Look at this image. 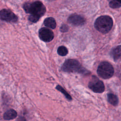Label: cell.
Masks as SVG:
<instances>
[{
	"instance_id": "7",
	"label": "cell",
	"mask_w": 121,
	"mask_h": 121,
	"mask_svg": "<svg viewBox=\"0 0 121 121\" xmlns=\"http://www.w3.org/2000/svg\"><path fill=\"white\" fill-rule=\"evenodd\" d=\"M40 39L45 42H49L53 40L54 37L53 32L46 27H42L39 30Z\"/></svg>"
},
{
	"instance_id": "3",
	"label": "cell",
	"mask_w": 121,
	"mask_h": 121,
	"mask_svg": "<svg viewBox=\"0 0 121 121\" xmlns=\"http://www.w3.org/2000/svg\"><path fill=\"white\" fill-rule=\"evenodd\" d=\"M113 20L107 15L101 16L95 21L94 26L95 29L103 34L108 33L112 28Z\"/></svg>"
},
{
	"instance_id": "9",
	"label": "cell",
	"mask_w": 121,
	"mask_h": 121,
	"mask_svg": "<svg viewBox=\"0 0 121 121\" xmlns=\"http://www.w3.org/2000/svg\"><path fill=\"white\" fill-rule=\"evenodd\" d=\"M111 55L115 60L121 59V45H119L114 48L111 52Z\"/></svg>"
},
{
	"instance_id": "11",
	"label": "cell",
	"mask_w": 121,
	"mask_h": 121,
	"mask_svg": "<svg viewBox=\"0 0 121 121\" xmlns=\"http://www.w3.org/2000/svg\"><path fill=\"white\" fill-rule=\"evenodd\" d=\"M44 25L47 27L51 29H55L56 26V22L55 19L52 17H49L45 18L43 22Z\"/></svg>"
},
{
	"instance_id": "2",
	"label": "cell",
	"mask_w": 121,
	"mask_h": 121,
	"mask_svg": "<svg viewBox=\"0 0 121 121\" xmlns=\"http://www.w3.org/2000/svg\"><path fill=\"white\" fill-rule=\"evenodd\" d=\"M61 69L64 72L69 73H78L84 75L90 73V72L84 68L78 60L75 59L66 60L61 66Z\"/></svg>"
},
{
	"instance_id": "4",
	"label": "cell",
	"mask_w": 121,
	"mask_h": 121,
	"mask_svg": "<svg viewBox=\"0 0 121 121\" xmlns=\"http://www.w3.org/2000/svg\"><path fill=\"white\" fill-rule=\"evenodd\" d=\"M97 73L98 76L104 79L111 78L114 73V69L111 63L107 61H102L99 65Z\"/></svg>"
},
{
	"instance_id": "1",
	"label": "cell",
	"mask_w": 121,
	"mask_h": 121,
	"mask_svg": "<svg viewBox=\"0 0 121 121\" xmlns=\"http://www.w3.org/2000/svg\"><path fill=\"white\" fill-rule=\"evenodd\" d=\"M23 9L26 13H29L38 19H40L46 12L45 6L42 2L39 1L25 3L23 5Z\"/></svg>"
},
{
	"instance_id": "17",
	"label": "cell",
	"mask_w": 121,
	"mask_h": 121,
	"mask_svg": "<svg viewBox=\"0 0 121 121\" xmlns=\"http://www.w3.org/2000/svg\"><path fill=\"white\" fill-rule=\"evenodd\" d=\"M116 0V1H118V2H120V3H121V0Z\"/></svg>"
},
{
	"instance_id": "12",
	"label": "cell",
	"mask_w": 121,
	"mask_h": 121,
	"mask_svg": "<svg viewBox=\"0 0 121 121\" xmlns=\"http://www.w3.org/2000/svg\"><path fill=\"white\" fill-rule=\"evenodd\" d=\"M107 100L108 102L113 106H115L118 104L119 100L117 96L112 93H110L107 94Z\"/></svg>"
},
{
	"instance_id": "16",
	"label": "cell",
	"mask_w": 121,
	"mask_h": 121,
	"mask_svg": "<svg viewBox=\"0 0 121 121\" xmlns=\"http://www.w3.org/2000/svg\"><path fill=\"white\" fill-rule=\"evenodd\" d=\"M69 27L67 25L63 24L60 26V30L61 32H66L69 30Z\"/></svg>"
},
{
	"instance_id": "6",
	"label": "cell",
	"mask_w": 121,
	"mask_h": 121,
	"mask_svg": "<svg viewBox=\"0 0 121 121\" xmlns=\"http://www.w3.org/2000/svg\"><path fill=\"white\" fill-rule=\"evenodd\" d=\"M0 19L7 22L15 23L17 21V17L10 10L2 9L0 10Z\"/></svg>"
},
{
	"instance_id": "10",
	"label": "cell",
	"mask_w": 121,
	"mask_h": 121,
	"mask_svg": "<svg viewBox=\"0 0 121 121\" xmlns=\"http://www.w3.org/2000/svg\"><path fill=\"white\" fill-rule=\"evenodd\" d=\"M17 116V112L14 109H10L7 111L3 114V118L5 120H10L16 118Z\"/></svg>"
},
{
	"instance_id": "14",
	"label": "cell",
	"mask_w": 121,
	"mask_h": 121,
	"mask_svg": "<svg viewBox=\"0 0 121 121\" xmlns=\"http://www.w3.org/2000/svg\"><path fill=\"white\" fill-rule=\"evenodd\" d=\"M58 54L61 56H66L68 53V50L67 48L64 46H60L57 49Z\"/></svg>"
},
{
	"instance_id": "5",
	"label": "cell",
	"mask_w": 121,
	"mask_h": 121,
	"mask_svg": "<svg viewBox=\"0 0 121 121\" xmlns=\"http://www.w3.org/2000/svg\"><path fill=\"white\" fill-rule=\"evenodd\" d=\"M88 87L93 92L101 93L104 91V85L103 81L99 80L96 77L93 76L89 82Z\"/></svg>"
},
{
	"instance_id": "13",
	"label": "cell",
	"mask_w": 121,
	"mask_h": 121,
	"mask_svg": "<svg viewBox=\"0 0 121 121\" xmlns=\"http://www.w3.org/2000/svg\"><path fill=\"white\" fill-rule=\"evenodd\" d=\"M56 89H57L61 93H62L68 100H69V101L72 100L71 96L68 94V93L61 86H60V85H57L56 86Z\"/></svg>"
},
{
	"instance_id": "15",
	"label": "cell",
	"mask_w": 121,
	"mask_h": 121,
	"mask_svg": "<svg viewBox=\"0 0 121 121\" xmlns=\"http://www.w3.org/2000/svg\"><path fill=\"white\" fill-rule=\"evenodd\" d=\"M109 4V6L112 9H117L121 7V3L115 0H111Z\"/></svg>"
},
{
	"instance_id": "8",
	"label": "cell",
	"mask_w": 121,
	"mask_h": 121,
	"mask_svg": "<svg viewBox=\"0 0 121 121\" xmlns=\"http://www.w3.org/2000/svg\"><path fill=\"white\" fill-rule=\"evenodd\" d=\"M68 22L74 26H81L86 23V19L81 15L73 14L71 15L68 18Z\"/></svg>"
}]
</instances>
